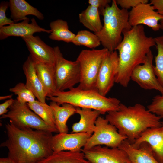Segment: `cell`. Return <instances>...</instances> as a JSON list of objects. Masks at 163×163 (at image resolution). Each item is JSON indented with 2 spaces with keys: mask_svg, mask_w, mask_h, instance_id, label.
Returning <instances> with one entry per match:
<instances>
[{
  "mask_svg": "<svg viewBox=\"0 0 163 163\" xmlns=\"http://www.w3.org/2000/svg\"><path fill=\"white\" fill-rule=\"evenodd\" d=\"M47 99L59 105L68 103L76 107L97 110L101 114L118 110L121 103L116 98L101 95L96 90H84L78 86L67 91H57Z\"/></svg>",
  "mask_w": 163,
  "mask_h": 163,
  "instance_id": "277c9868",
  "label": "cell"
},
{
  "mask_svg": "<svg viewBox=\"0 0 163 163\" xmlns=\"http://www.w3.org/2000/svg\"><path fill=\"white\" fill-rule=\"evenodd\" d=\"M143 142L149 145L156 159L163 163V121L160 126L149 128L143 132L132 144L137 148Z\"/></svg>",
  "mask_w": 163,
  "mask_h": 163,
  "instance_id": "2e32d148",
  "label": "cell"
},
{
  "mask_svg": "<svg viewBox=\"0 0 163 163\" xmlns=\"http://www.w3.org/2000/svg\"><path fill=\"white\" fill-rule=\"evenodd\" d=\"M22 69L26 78V87L33 92L38 100L46 103V94L36 73L34 60L30 55L24 63Z\"/></svg>",
  "mask_w": 163,
  "mask_h": 163,
  "instance_id": "ac0fdd59",
  "label": "cell"
},
{
  "mask_svg": "<svg viewBox=\"0 0 163 163\" xmlns=\"http://www.w3.org/2000/svg\"><path fill=\"white\" fill-rule=\"evenodd\" d=\"M14 99L11 98L8 99L0 104V115L2 116L6 114L8 111L7 109L13 104Z\"/></svg>",
  "mask_w": 163,
  "mask_h": 163,
  "instance_id": "e575fe53",
  "label": "cell"
},
{
  "mask_svg": "<svg viewBox=\"0 0 163 163\" xmlns=\"http://www.w3.org/2000/svg\"><path fill=\"white\" fill-rule=\"evenodd\" d=\"M33 58L36 73L44 89L47 97L53 96L57 91L54 64L44 63Z\"/></svg>",
  "mask_w": 163,
  "mask_h": 163,
  "instance_id": "ffe728a7",
  "label": "cell"
},
{
  "mask_svg": "<svg viewBox=\"0 0 163 163\" xmlns=\"http://www.w3.org/2000/svg\"><path fill=\"white\" fill-rule=\"evenodd\" d=\"M118 148L126 152L131 163H163L156 159L151 147L146 142L142 143L137 148H135L126 139Z\"/></svg>",
  "mask_w": 163,
  "mask_h": 163,
  "instance_id": "d6986e66",
  "label": "cell"
},
{
  "mask_svg": "<svg viewBox=\"0 0 163 163\" xmlns=\"http://www.w3.org/2000/svg\"><path fill=\"white\" fill-rule=\"evenodd\" d=\"M105 118L115 126L121 135L131 144L148 129L160 126L161 118L142 104L127 106L121 103L118 110L107 113Z\"/></svg>",
  "mask_w": 163,
  "mask_h": 163,
  "instance_id": "3957f363",
  "label": "cell"
},
{
  "mask_svg": "<svg viewBox=\"0 0 163 163\" xmlns=\"http://www.w3.org/2000/svg\"><path fill=\"white\" fill-rule=\"evenodd\" d=\"M72 43L76 46H83L92 49H95L101 44L97 35L85 30L79 31L76 34Z\"/></svg>",
  "mask_w": 163,
  "mask_h": 163,
  "instance_id": "83f0119b",
  "label": "cell"
},
{
  "mask_svg": "<svg viewBox=\"0 0 163 163\" xmlns=\"http://www.w3.org/2000/svg\"><path fill=\"white\" fill-rule=\"evenodd\" d=\"M12 94L8 95L6 96H1L0 97V100H2L7 99H10L12 98Z\"/></svg>",
  "mask_w": 163,
  "mask_h": 163,
  "instance_id": "74e56055",
  "label": "cell"
},
{
  "mask_svg": "<svg viewBox=\"0 0 163 163\" xmlns=\"http://www.w3.org/2000/svg\"><path fill=\"white\" fill-rule=\"evenodd\" d=\"M129 12L120 8L116 0H113L103 10L104 25L101 30L94 33L98 37L104 48L110 52L116 50L123 39L122 33L132 27L129 22Z\"/></svg>",
  "mask_w": 163,
  "mask_h": 163,
  "instance_id": "5b68a950",
  "label": "cell"
},
{
  "mask_svg": "<svg viewBox=\"0 0 163 163\" xmlns=\"http://www.w3.org/2000/svg\"><path fill=\"white\" fill-rule=\"evenodd\" d=\"M147 107L150 112L163 119V94L154 97Z\"/></svg>",
  "mask_w": 163,
  "mask_h": 163,
  "instance_id": "4dcf8cb0",
  "label": "cell"
},
{
  "mask_svg": "<svg viewBox=\"0 0 163 163\" xmlns=\"http://www.w3.org/2000/svg\"><path fill=\"white\" fill-rule=\"evenodd\" d=\"M22 38L33 58L44 63L54 64V48L46 44L38 36L32 35Z\"/></svg>",
  "mask_w": 163,
  "mask_h": 163,
  "instance_id": "e0dca14e",
  "label": "cell"
},
{
  "mask_svg": "<svg viewBox=\"0 0 163 163\" xmlns=\"http://www.w3.org/2000/svg\"><path fill=\"white\" fill-rule=\"evenodd\" d=\"M118 66V54L117 51H108L102 61L96 86V90L101 95L106 96L113 86Z\"/></svg>",
  "mask_w": 163,
  "mask_h": 163,
  "instance_id": "30bf717a",
  "label": "cell"
},
{
  "mask_svg": "<svg viewBox=\"0 0 163 163\" xmlns=\"http://www.w3.org/2000/svg\"><path fill=\"white\" fill-rule=\"evenodd\" d=\"M49 105L53 110L56 127L58 132L67 133V121L71 116L76 113V107L68 103H64L61 106L53 101L50 102Z\"/></svg>",
  "mask_w": 163,
  "mask_h": 163,
  "instance_id": "603a6c76",
  "label": "cell"
},
{
  "mask_svg": "<svg viewBox=\"0 0 163 163\" xmlns=\"http://www.w3.org/2000/svg\"><path fill=\"white\" fill-rule=\"evenodd\" d=\"M50 39L66 43H72L76 34L69 29L67 22L61 19L53 21L50 23Z\"/></svg>",
  "mask_w": 163,
  "mask_h": 163,
  "instance_id": "d4e9b609",
  "label": "cell"
},
{
  "mask_svg": "<svg viewBox=\"0 0 163 163\" xmlns=\"http://www.w3.org/2000/svg\"><path fill=\"white\" fill-rule=\"evenodd\" d=\"M96 128L82 149L88 150L97 145H104L109 148H117L127 139L120 134L117 129L105 118L99 116L95 123Z\"/></svg>",
  "mask_w": 163,
  "mask_h": 163,
  "instance_id": "9c48e42d",
  "label": "cell"
},
{
  "mask_svg": "<svg viewBox=\"0 0 163 163\" xmlns=\"http://www.w3.org/2000/svg\"><path fill=\"white\" fill-rule=\"evenodd\" d=\"M150 4L154 10L163 16V0H151Z\"/></svg>",
  "mask_w": 163,
  "mask_h": 163,
  "instance_id": "d590c367",
  "label": "cell"
},
{
  "mask_svg": "<svg viewBox=\"0 0 163 163\" xmlns=\"http://www.w3.org/2000/svg\"><path fill=\"white\" fill-rule=\"evenodd\" d=\"M53 48L57 90L59 91L69 90L80 82L81 72L79 64L76 60L71 61L65 59L58 46Z\"/></svg>",
  "mask_w": 163,
  "mask_h": 163,
  "instance_id": "ba28073f",
  "label": "cell"
},
{
  "mask_svg": "<svg viewBox=\"0 0 163 163\" xmlns=\"http://www.w3.org/2000/svg\"><path fill=\"white\" fill-rule=\"evenodd\" d=\"M31 20V22L30 23V19L27 17L21 22L14 23L0 27V40H4L10 36L19 37L22 38L33 35L36 33H50V30L41 27L34 18Z\"/></svg>",
  "mask_w": 163,
  "mask_h": 163,
  "instance_id": "9a60e30c",
  "label": "cell"
},
{
  "mask_svg": "<svg viewBox=\"0 0 163 163\" xmlns=\"http://www.w3.org/2000/svg\"><path fill=\"white\" fill-rule=\"evenodd\" d=\"M160 29L163 30V19L160 21Z\"/></svg>",
  "mask_w": 163,
  "mask_h": 163,
  "instance_id": "f35d334b",
  "label": "cell"
},
{
  "mask_svg": "<svg viewBox=\"0 0 163 163\" xmlns=\"http://www.w3.org/2000/svg\"><path fill=\"white\" fill-rule=\"evenodd\" d=\"M157 54L155 57L154 71L157 79L163 88V35L155 38Z\"/></svg>",
  "mask_w": 163,
  "mask_h": 163,
  "instance_id": "f1b7e54d",
  "label": "cell"
},
{
  "mask_svg": "<svg viewBox=\"0 0 163 163\" xmlns=\"http://www.w3.org/2000/svg\"><path fill=\"white\" fill-rule=\"evenodd\" d=\"M9 2L11 18L15 22L24 20L28 15L34 16L40 20L44 18L41 12L24 0H10Z\"/></svg>",
  "mask_w": 163,
  "mask_h": 163,
  "instance_id": "7402d4cb",
  "label": "cell"
},
{
  "mask_svg": "<svg viewBox=\"0 0 163 163\" xmlns=\"http://www.w3.org/2000/svg\"><path fill=\"white\" fill-rule=\"evenodd\" d=\"M108 51L103 48L84 50L80 52L76 60L79 64L81 72L78 88L84 90H96L99 71Z\"/></svg>",
  "mask_w": 163,
  "mask_h": 163,
  "instance_id": "8992f818",
  "label": "cell"
},
{
  "mask_svg": "<svg viewBox=\"0 0 163 163\" xmlns=\"http://www.w3.org/2000/svg\"><path fill=\"white\" fill-rule=\"evenodd\" d=\"M9 91L17 95L16 99L21 103H31L36 100V97L33 92L23 83H18L14 87L10 88Z\"/></svg>",
  "mask_w": 163,
  "mask_h": 163,
  "instance_id": "f546056e",
  "label": "cell"
},
{
  "mask_svg": "<svg viewBox=\"0 0 163 163\" xmlns=\"http://www.w3.org/2000/svg\"><path fill=\"white\" fill-rule=\"evenodd\" d=\"M0 163H14L13 161L8 157L0 158Z\"/></svg>",
  "mask_w": 163,
  "mask_h": 163,
  "instance_id": "8d00e7d4",
  "label": "cell"
},
{
  "mask_svg": "<svg viewBox=\"0 0 163 163\" xmlns=\"http://www.w3.org/2000/svg\"><path fill=\"white\" fill-rule=\"evenodd\" d=\"M27 104L30 108L46 123L56 127L53 110L50 105L38 100H36L33 102L27 103Z\"/></svg>",
  "mask_w": 163,
  "mask_h": 163,
  "instance_id": "4316f807",
  "label": "cell"
},
{
  "mask_svg": "<svg viewBox=\"0 0 163 163\" xmlns=\"http://www.w3.org/2000/svg\"><path fill=\"white\" fill-rule=\"evenodd\" d=\"M39 163H91L81 152L61 151L53 152L48 157Z\"/></svg>",
  "mask_w": 163,
  "mask_h": 163,
  "instance_id": "cb8c5ba5",
  "label": "cell"
},
{
  "mask_svg": "<svg viewBox=\"0 0 163 163\" xmlns=\"http://www.w3.org/2000/svg\"><path fill=\"white\" fill-rule=\"evenodd\" d=\"M162 19L163 16L155 11L150 3H141L129 12V22L132 27L145 25L157 31L160 29L158 21Z\"/></svg>",
  "mask_w": 163,
  "mask_h": 163,
  "instance_id": "4fadbf2b",
  "label": "cell"
},
{
  "mask_svg": "<svg viewBox=\"0 0 163 163\" xmlns=\"http://www.w3.org/2000/svg\"><path fill=\"white\" fill-rule=\"evenodd\" d=\"M99 10L96 7L89 5L79 14V21L87 28L96 33L103 28Z\"/></svg>",
  "mask_w": 163,
  "mask_h": 163,
  "instance_id": "484cf974",
  "label": "cell"
},
{
  "mask_svg": "<svg viewBox=\"0 0 163 163\" xmlns=\"http://www.w3.org/2000/svg\"><path fill=\"white\" fill-rule=\"evenodd\" d=\"M153 56L151 50L144 63L136 67L133 71L131 80L145 90H155L163 94V88L155 74L153 65Z\"/></svg>",
  "mask_w": 163,
  "mask_h": 163,
  "instance_id": "8fae6325",
  "label": "cell"
},
{
  "mask_svg": "<svg viewBox=\"0 0 163 163\" xmlns=\"http://www.w3.org/2000/svg\"><path fill=\"white\" fill-rule=\"evenodd\" d=\"M85 158L91 163H131L127 153L119 148L95 146L82 150Z\"/></svg>",
  "mask_w": 163,
  "mask_h": 163,
  "instance_id": "7c38bea8",
  "label": "cell"
},
{
  "mask_svg": "<svg viewBox=\"0 0 163 163\" xmlns=\"http://www.w3.org/2000/svg\"><path fill=\"white\" fill-rule=\"evenodd\" d=\"M148 0H116L117 3L122 8L127 10L135 7L142 3H147Z\"/></svg>",
  "mask_w": 163,
  "mask_h": 163,
  "instance_id": "d6a6232c",
  "label": "cell"
},
{
  "mask_svg": "<svg viewBox=\"0 0 163 163\" xmlns=\"http://www.w3.org/2000/svg\"><path fill=\"white\" fill-rule=\"evenodd\" d=\"M91 136L88 133L80 132L68 134L59 133L53 136L51 142L53 152L65 150L81 152Z\"/></svg>",
  "mask_w": 163,
  "mask_h": 163,
  "instance_id": "5bb4252c",
  "label": "cell"
},
{
  "mask_svg": "<svg viewBox=\"0 0 163 163\" xmlns=\"http://www.w3.org/2000/svg\"><path fill=\"white\" fill-rule=\"evenodd\" d=\"M76 113L79 115L80 119L73 124L71 133H86L91 136L96 128V121L101 114V113L97 110L79 107H76Z\"/></svg>",
  "mask_w": 163,
  "mask_h": 163,
  "instance_id": "44dd1931",
  "label": "cell"
},
{
  "mask_svg": "<svg viewBox=\"0 0 163 163\" xmlns=\"http://www.w3.org/2000/svg\"><path fill=\"white\" fill-rule=\"evenodd\" d=\"M5 128L8 138L0 146L8 149V157L14 163H39L53 152L52 133L18 128L10 121Z\"/></svg>",
  "mask_w": 163,
  "mask_h": 163,
  "instance_id": "6da1fadb",
  "label": "cell"
},
{
  "mask_svg": "<svg viewBox=\"0 0 163 163\" xmlns=\"http://www.w3.org/2000/svg\"><path fill=\"white\" fill-rule=\"evenodd\" d=\"M8 112L1 119L8 118L14 126L20 128H29L36 130L58 133L56 127L46 123L30 108L27 103L23 104L15 99Z\"/></svg>",
  "mask_w": 163,
  "mask_h": 163,
  "instance_id": "52a82bcc",
  "label": "cell"
},
{
  "mask_svg": "<svg viewBox=\"0 0 163 163\" xmlns=\"http://www.w3.org/2000/svg\"><path fill=\"white\" fill-rule=\"evenodd\" d=\"M9 7V2L3 1L0 4V27L9 25L15 22L11 18H8L6 12Z\"/></svg>",
  "mask_w": 163,
  "mask_h": 163,
  "instance_id": "1f68e13d",
  "label": "cell"
},
{
  "mask_svg": "<svg viewBox=\"0 0 163 163\" xmlns=\"http://www.w3.org/2000/svg\"><path fill=\"white\" fill-rule=\"evenodd\" d=\"M122 34V40L116 50L118 51L119 66L115 83L126 87L133 69L144 63L151 48L156 43L155 38L146 35L143 25L125 30Z\"/></svg>",
  "mask_w": 163,
  "mask_h": 163,
  "instance_id": "7a4b0ae2",
  "label": "cell"
},
{
  "mask_svg": "<svg viewBox=\"0 0 163 163\" xmlns=\"http://www.w3.org/2000/svg\"><path fill=\"white\" fill-rule=\"evenodd\" d=\"M111 2L110 0H89V5L96 7L99 10L100 14L102 15L103 10Z\"/></svg>",
  "mask_w": 163,
  "mask_h": 163,
  "instance_id": "836d02e7",
  "label": "cell"
}]
</instances>
